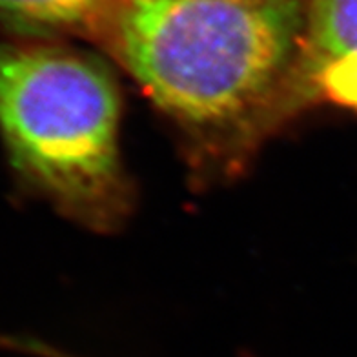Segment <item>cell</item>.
Listing matches in <instances>:
<instances>
[{
  "instance_id": "obj_1",
  "label": "cell",
  "mask_w": 357,
  "mask_h": 357,
  "mask_svg": "<svg viewBox=\"0 0 357 357\" xmlns=\"http://www.w3.org/2000/svg\"><path fill=\"white\" fill-rule=\"evenodd\" d=\"M303 0H112L91 29L181 123H245L297 79Z\"/></svg>"
},
{
  "instance_id": "obj_2",
  "label": "cell",
  "mask_w": 357,
  "mask_h": 357,
  "mask_svg": "<svg viewBox=\"0 0 357 357\" xmlns=\"http://www.w3.org/2000/svg\"><path fill=\"white\" fill-rule=\"evenodd\" d=\"M119 113L117 86L93 56L0 40V142L15 177L99 228L128 210Z\"/></svg>"
},
{
  "instance_id": "obj_3",
  "label": "cell",
  "mask_w": 357,
  "mask_h": 357,
  "mask_svg": "<svg viewBox=\"0 0 357 357\" xmlns=\"http://www.w3.org/2000/svg\"><path fill=\"white\" fill-rule=\"evenodd\" d=\"M357 52V0H308L297 79L310 88L326 62Z\"/></svg>"
},
{
  "instance_id": "obj_4",
  "label": "cell",
  "mask_w": 357,
  "mask_h": 357,
  "mask_svg": "<svg viewBox=\"0 0 357 357\" xmlns=\"http://www.w3.org/2000/svg\"><path fill=\"white\" fill-rule=\"evenodd\" d=\"M112 0H0V20L11 29L88 31L100 19Z\"/></svg>"
},
{
  "instance_id": "obj_5",
  "label": "cell",
  "mask_w": 357,
  "mask_h": 357,
  "mask_svg": "<svg viewBox=\"0 0 357 357\" xmlns=\"http://www.w3.org/2000/svg\"><path fill=\"white\" fill-rule=\"evenodd\" d=\"M310 89L357 115V52L337 56L321 66L312 77Z\"/></svg>"
}]
</instances>
